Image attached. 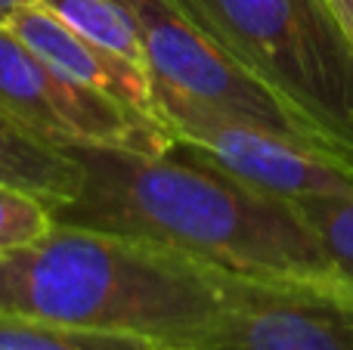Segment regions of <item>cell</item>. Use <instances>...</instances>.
I'll use <instances>...</instances> for the list:
<instances>
[{
  "label": "cell",
  "mask_w": 353,
  "mask_h": 350,
  "mask_svg": "<svg viewBox=\"0 0 353 350\" xmlns=\"http://www.w3.org/2000/svg\"><path fill=\"white\" fill-rule=\"evenodd\" d=\"M65 149L84 177L78 196L53 208V223L155 242L239 276L347 289L294 202L242 183L195 149Z\"/></svg>",
  "instance_id": "6da1fadb"
},
{
  "label": "cell",
  "mask_w": 353,
  "mask_h": 350,
  "mask_svg": "<svg viewBox=\"0 0 353 350\" xmlns=\"http://www.w3.org/2000/svg\"><path fill=\"white\" fill-rule=\"evenodd\" d=\"M232 282L236 273L155 242L53 223L41 242L0 258V313L189 350Z\"/></svg>",
  "instance_id": "7a4b0ae2"
},
{
  "label": "cell",
  "mask_w": 353,
  "mask_h": 350,
  "mask_svg": "<svg viewBox=\"0 0 353 350\" xmlns=\"http://www.w3.org/2000/svg\"><path fill=\"white\" fill-rule=\"evenodd\" d=\"M294 127L353 165V41L329 0H174Z\"/></svg>",
  "instance_id": "3957f363"
},
{
  "label": "cell",
  "mask_w": 353,
  "mask_h": 350,
  "mask_svg": "<svg viewBox=\"0 0 353 350\" xmlns=\"http://www.w3.org/2000/svg\"><path fill=\"white\" fill-rule=\"evenodd\" d=\"M155 118L174 143L195 149L242 183L279 198L350 192L353 165L319 149L307 136L201 103L152 78Z\"/></svg>",
  "instance_id": "277c9868"
},
{
  "label": "cell",
  "mask_w": 353,
  "mask_h": 350,
  "mask_svg": "<svg viewBox=\"0 0 353 350\" xmlns=\"http://www.w3.org/2000/svg\"><path fill=\"white\" fill-rule=\"evenodd\" d=\"M0 112L53 146H105L161 155L174 140L159 118L59 74L0 28Z\"/></svg>",
  "instance_id": "5b68a950"
},
{
  "label": "cell",
  "mask_w": 353,
  "mask_h": 350,
  "mask_svg": "<svg viewBox=\"0 0 353 350\" xmlns=\"http://www.w3.org/2000/svg\"><path fill=\"white\" fill-rule=\"evenodd\" d=\"M189 350H353V291L239 276Z\"/></svg>",
  "instance_id": "8992f818"
},
{
  "label": "cell",
  "mask_w": 353,
  "mask_h": 350,
  "mask_svg": "<svg viewBox=\"0 0 353 350\" xmlns=\"http://www.w3.org/2000/svg\"><path fill=\"white\" fill-rule=\"evenodd\" d=\"M115 3H121L134 19L149 78L165 81L168 87L201 103L301 134L285 109L205 31L195 28L174 6V0H115Z\"/></svg>",
  "instance_id": "52a82bcc"
},
{
  "label": "cell",
  "mask_w": 353,
  "mask_h": 350,
  "mask_svg": "<svg viewBox=\"0 0 353 350\" xmlns=\"http://www.w3.org/2000/svg\"><path fill=\"white\" fill-rule=\"evenodd\" d=\"M6 28L59 74L155 118L152 78L146 68L130 62L128 56H118L87 41L84 34L68 28L62 19H56L43 3L34 0V3L22 6Z\"/></svg>",
  "instance_id": "ba28073f"
},
{
  "label": "cell",
  "mask_w": 353,
  "mask_h": 350,
  "mask_svg": "<svg viewBox=\"0 0 353 350\" xmlns=\"http://www.w3.org/2000/svg\"><path fill=\"white\" fill-rule=\"evenodd\" d=\"M81 177L84 171L65 146L41 140L0 112V183L19 186L56 208L78 196Z\"/></svg>",
  "instance_id": "9c48e42d"
},
{
  "label": "cell",
  "mask_w": 353,
  "mask_h": 350,
  "mask_svg": "<svg viewBox=\"0 0 353 350\" xmlns=\"http://www.w3.org/2000/svg\"><path fill=\"white\" fill-rule=\"evenodd\" d=\"M0 350H174L137 335L93 332L34 316L0 313Z\"/></svg>",
  "instance_id": "30bf717a"
},
{
  "label": "cell",
  "mask_w": 353,
  "mask_h": 350,
  "mask_svg": "<svg viewBox=\"0 0 353 350\" xmlns=\"http://www.w3.org/2000/svg\"><path fill=\"white\" fill-rule=\"evenodd\" d=\"M37 3H43L56 19H62L68 28L84 34L87 41L99 43L118 56H128L130 62L146 68L137 25L121 3H115V0H37Z\"/></svg>",
  "instance_id": "8fae6325"
},
{
  "label": "cell",
  "mask_w": 353,
  "mask_h": 350,
  "mask_svg": "<svg viewBox=\"0 0 353 350\" xmlns=\"http://www.w3.org/2000/svg\"><path fill=\"white\" fill-rule=\"evenodd\" d=\"M294 208L310 227L335 276L353 289V189L294 198Z\"/></svg>",
  "instance_id": "7c38bea8"
},
{
  "label": "cell",
  "mask_w": 353,
  "mask_h": 350,
  "mask_svg": "<svg viewBox=\"0 0 353 350\" xmlns=\"http://www.w3.org/2000/svg\"><path fill=\"white\" fill-rule=\"evenodd\" d=\"M53 229V208L43 198L0 183V258L41 242Z\"/></svg>",
  "instance_id": "4fadbf2b"
},
{
  "label": "cell",
  "mask_w": 353,
  "mask_h": 350,
  "mask_svg": "<svg viewBox=\"0 0 353 350\" xmlns=\"http://www.w3.org/2000/svg\"><path fill=\"white\" fill-rule=\"evenodd\" d=\"M332 12L338 16V22H341V28L347 31V37L353 41V0H329Z\"/></svg>",
  "instance_id": "5bb4252c"
},
{
  "label": "cell",
  "mask_w": 353,
  "mask_h": 350,
  "mask_svg": "<svg viewBox=\"0 0 353 350\" xmlns=\"http://www.w3.org/2000/svg\"><path fill=\"white\" fill-rule=\"evenodd\" d=\"M28 3H34V0H0V28H6V25H10V19L16 16L22 6H28Z\"/></svg>",
  "instance_id": "9a60e30c"
}]
</instances>
